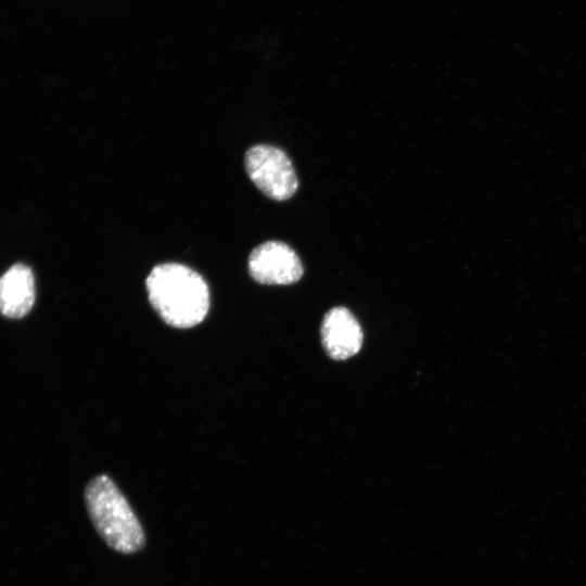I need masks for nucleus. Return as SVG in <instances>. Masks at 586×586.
I'll list each match as a JSON object with an SVG mask.
<instances>
[{
	"mask_svg": "<svg viewBox=\"0 0 586 586\" xmlns=\"http://www.w3.org/2000/svg\"><path fill=\"white\" fill-rule=\"evenodd\" d=\"M145 286L152 307L174 328H192L208 313V285L199 272L186 265H156L149 273Z\"/></svg>",
	"mask_w": 586,
	"mask_h": 586,
	"instance_id": "f257e3e1",
	"label": "nucleus"
},
{
	"mask_svg": "<svg viewBox=\"0 0 586 586\" xmlns=\"http://www.w3.org/2000/svg\"><path fill=\"white\" fill-rule=\"evenodd\" d=\"M84 499L94 530L110 548L131 555L144 547L141 523L109 475L100 474L90 480L85 487Z\"/></svg>",
	"mask_w": 586,
	"mask_h": 586,
	"instance_id": "f03ea898",
	"label": "nucleus"
},
{
	"mask_svg": "<svg viewBox=\"0 0 586 586\" xmlns=\"http://www.w3.org/2000/svg\"><path fill=\"white\" fill-rule=\"evenodd\" d=\"M244 165L254 184L275 201L292 198L298 188L291 160L277 146L257 144L250 148L245 153Z\"/></svg>",
	"mask_w": 586,
	"mask_h": 586,
	"instance_id": "7ed1b4c3",
	"label": "nucleus"
},
{
	"mask_svg": "<svg viewBox=\"0 0 586 586\" xmlns=\"http://www.w3.org/2000/svg\"><path fill=\"white\" fill-rule=\"evenodd\" d=\"M249 272L258 283L286 285L303 277V265L296 252L281 241L257 245L249 256Z\"/></svg>",
	"mask_w": 586,
	"mask_h": 586,
	"instance_id": "20e7f679",
	"label": "nucleus"
},
{
	"mask_svg": "<svg viewBox=\"0 0 586 586\" xmlns=\"http://www.w3.org/2000/svg\"><path fill=\"white\" fill-rule=\"evenodd\" d=\"M320 334L326 353L334 360L356 355L362 345L361 327L345 307H333L324 315Z\"/></svg>",
	"mask_w": 586,
	"mask_h": 586,
	"instance_id": "39448f33",
	"label": "nucleus"
},
{
	"mask_svg": "<svg viewBox=\"0 0 586 586\" xmlns=\"http://www.w3.org/2000/svg\"><path fill=\"white\" fill-rule=\"evenodd\" d=\"M35 278L31 269L15 264L0 277V313L8 318H22L35 303Z\"/></svg>",
	"mask_w": 586,
	"mask_h": 586,
	"instance_id": "423d86ee",
	"label": "nucleus"
}]
</instances>
